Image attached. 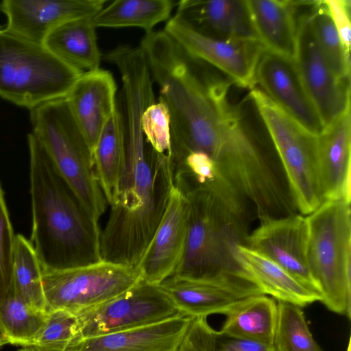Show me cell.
<instances>
[{"label":"cell","instance_id":"cell-22","mask_svg":"<svg viewBox=\"0 0 351 351\" xmlns=\"http://www.w3.org/2000/svg\"><path fill=\"white\" fill-rule=\"evenodd\" d=\"M259 42L272 53L293 60L297 8L302 1L246 0Z\"/></svg>","mask_w":351,"mask_h":351},{"label":"cell","instance_id":"cell-8","mask_svg":"<svg viewBox=\"0 0 351 351\" xmlns=\"http://www.w3.org/2000/svg\"><path fill=\"white\" fill-rule=\"evenodd\" d=\"M141 279L137 268L103 260L66 269L43 267L46 312L62 310L75 315L121 294Z\"/></svg>","mask_w":351,"mask_h":351},{"label":"cell","instance_id":"cell-18","mask_svg":"<svg viewBox=\"0 0 351 351\" xmlns=\"http://www.w3.org/2000/svg\"><path fill=\"white\" fill-rule=\"evenodd\" d=\"M117 85L112 75L98 69L83 73L66 99L93 156L99 136L117 108Z\"/></svg>","mask_w":351,"mask_h":351},{"label":"cell","instance_id":"cell-26","mask_svg":"<svg viewBox=\"0 0 351 351\" xmlns=\"http://www.w3.org/2000/svg\"><path fill=\"white\" fill-rule=\"evenodd\" d=\"M123 158V137L117 108L106 123L93 153L96 176L108 204L116 186Z\"/></svg>","mask_w":351,"mask_h":351},{"label":"cell","instance_id":"cell-29","mask_svg":"<svg viewBox=\"0 0 351 351\" xmlns=\"http://www.w3.org/2000/svg\"><path fill=\"white\" fill-rule=\"evenodd\" d=\"M314 33L319 48L337 77L350 80V53L344 47L324 1H311Z\"/></svg>","mask_w":351,"mask_h":351},{"label":"cell","instance_id":"cell-16","mask_svg":"<svg viewBox=\"0 0 351 351\" xmlns=\"http://www.w3.org/2000/svg\"><path fill=\"white\" fill-rule=\"evenodd\" d=\"M189 206L173 186L163 217L137 266L142 280L159 285L180 265L185 248Z\"/></svg>","mask_w":351,"mask_h":351},{"label":"cell","instance_id":"cell-24","mask_svg":"<svg viewBox=\"0 0 351 351\" xmlns=\"http://www.w3.org/2000/svg\"><path fill=\"white\" fill-rule=\"evenodd\" d=\"M276 301L265 294L247 297L231 308L217 331L221 337L247 339L272 346L276 326Z\"/></svg>","mask_w":351,"mask_h":351},{"label":"cell","instance_id":"cell-32","mask_svg":"<svg viewBox=\"0 0 351 351\" xmlns=\"http://www.w3.org/2000/svg\"><path fill=\"white\" fill-rule=\"evenodd\" d=\"M15 237L0 182V288L8 287L12 283Z\"/></svg>","mask_w":351,"mask_h":351},{"label":"cell","instance_id":"cell-25","mask_svg":"<svg viewBox=\"0 0 351 351\" xmlns=\"http://www.w3.org/2000/svg\"><path fill=\"white\" fill-rule=\"evenodd\" d=\"M174 7L171 0H117L104 7L92 20L96 28L137 27L148 34L169 19Z\"/></svg>","mask_w":351,"mask_h":351},{"label":"cell","instance_id":"cell-37","mask_svg":"<svg viewBox=\"0 0 351 351\" xmlns=\"http://www.w3.org/2000/svg\"><path fill=\"white\" fill-rule=\"evenodd\" d=\"M18 351H36V350L31 346H26V347H22V348L19 350Z\"/></svg>","mask_w":351,"mask_h":351},{"label":"cell","instance_id":"cell-33","mask_svg":"<svg viewBox=\"0 0 351 351\" xmlns=\"http://www.w3.org/2000/svg\"><path fill=\"white\" fill-rule=\"evenodd\" d=\"M219 334L207 317L192 318L178 351H217Z\"/></svg>","mask_w":351,"mask_h":351},{"label":"cell","instance_id":"cell-38","mask_svg":"<svg viewBox=\"0 0 351 351\" xmlns=\"http://www.w3.org/2000/svg\"><path fill=\"white\" fill-rule=\"evenodd\" d=\"M346 351H351V350H350V339L349 340Z\"/></svg>","mask_w":351,"mask_h":351},{"label":"cell","instance_id":"cell-9","mask_svg":"<svg viewBox=\"0 0 351 351\" xmlns=\"http://www.w3.org/2000/svg\"><path fill=\"white\" fill-rule=\"evenodd\" d=\"M75 315L77 324L71 342L183 316L159 285L142 279L121 294Z\"/></svg>","mask_w":351,"mask_h":351},{"label":"cell","instance_id":"cell-13","mask_svg":"<svg viewBox=\"0 0 351 351\" xmlns=\"http://www.w3.org/2000/svg\"><path fill=\"white\" fill-rule=\"evenodd\" d=\"M307 241L306 217L296 213L260 222L249 234L245 245L271 259L302 285L321 295L309 269Z\"/></svg>","mask_w":351,"mask_h":351},{"label":"cell","instance_id":"cell-4","mask_svg":"<svg viewBox=\"0 0 351 351\" xmlns=\"http://www.w3.org/2000/svg\"><path fill=\"white\" fill-rule=\"evenodd\" d=\"M29 111L32 132L84 210L99 223L108 203L96 176L91 152L66 97Z\"/></svg>","mask_w":351,"mask_h":351},{"label":"cell","instance_id":"cell-20","mask_svg":"<svg viewBox=\"0 0 351 351\" xmlns=\"http://www.w3.org/2000/svg\"><path fill=\"white\" fill-rule=\"evenodd\" d=\"M192 317L179 316L157 324L71 341L65 351H178Z\"/></svg>","mask_w":351,"mask_h":351},{"label":"cell","instance_id":"cell-3","mask_svg":"<svg viewBox=\"0 0 351 351\" xmlns=\"http://www.w3.org/2000/svg\"><path fill=\"white\" fill-rule=\"evenodd\" d=\"M183 194L189 206L187 235L182 261L171 276L203 280L242 271L234 253L250 234L251 208L210 187Z\"/></svg>","mask_w":351,"mask_h":351},{"label":"cell","instance_id":"cell-35","mask_svg":"<svg viewBox=\"0 0 351 351\" xmlns=\"http://www.w3.org/2000/svg\"><path fill=\"white\" fill-rule=\"evenodd\" d=\"M217 351H274L272 346L258 341L221 337L219 335Z\"/></svg>","mask_w":351,"mask_h":351},{"label":"cell","instance_id":"cell-19","mask_svg":"<svg viewBox=\"0 0 351 351\" xmlns=\"http://www.w3.org/2000/svg\"><path fill=\"white\" fill-rule=\"evenodd\" d=\"M350 108L317 136L318 175L324 202H350Z\"/></svg>","mask_w":351,"mask_h":351},{"label":"cell","instance_id":"cell-1","mask_svg":"<svg viewBox=\"0 0 351 351\" xmlns=\"http://www.w3.org/2000/svg\"><path fill=\"white\" fill-rule=\"evenodd\" d=\"M147 104L131 98L119 108L123 158L101 230V260L137 267L165 213L173 187L167 154L147 141L141 117Z\"/></svg>","mask_w":351,"mask_h":351},{"label":"cell","instance_id":"cell-23","mask_svg":"<svg viewBox=\"0 0 351 351\" xmlns=\"http://www.w3.org/2000/svg\"><path fill=\"white\" fill-rule=\"evenodd\" d=\"M93 17L69 21L53 29L43 45L71 67L82 73L99 69L101 53Z\"/></svg>","mask_w":351,"mask_h":351},{"label":"cell","instance_id":"cell-17","mask_svg":"<svg viewBox=\"0 0 351 351\" xmlns=\"http://www.w3.org/2000/svg\"><path fill=\"white\" fill-rule=\"evenodd\" d=\"M176 6L174 17L202 35L259 42L246 0H182Z\"/></svg>","mask_w":351,"mask_h":351},{"label":"cell","instance_id":"cell-21","mask_svg":"<svg viewBox=\"0 0 351 351\" xmlns=\"http://www.w3.org/2000/svg\"><path fill=\"white\" fill-rule=\"evenodd\" d=\"M234 254L241 269L265 295L300 307L321 302L318 293L302 285L265 256L242 244L236 247Z\"/></svg>","mask_w":351,"mask_h":351},{"label":"cell","instance_id":"cell-12","mask_svg":"<svg viewBox=\"0 0 351 351\" xmlns=\"http://www.w3.org/2000/svg\"><path fill=\"white\" fill-rule=\"evenodd\" d=\"M164 31L188 54L225 73L242 88H253L259 58L265 49L257 41L225 40L202 35L175 18Z\"/></svg>","mask_w":351,"mask_h":351},{"label":"cell","instance_id":"cell-27","mask_svg":"<svg viewBox=\"0 0 351 351\" xmlns=\"http://www.w3.org/2000/svg\"><path fill=\"white\" fill-rule=\"evenodd\" d=\"M43 269V266L30 241L21 234H16L12 260L14 287L29 306L46 312Z\"/></svg>","mask_w":351,"mask_h":351},{"label":"cell","instance_id":"cell-10","mask_svg":"<svg viewBox=\"0 0 351 351\" xmlns=\"http://www.w3.org/2000/svg\"><path fill=\"white\" fill-rule=\"evenodd\" d=\"M293 62L325 128L350 108V80L337 77L324 56L314 33L311 10L297 19Z\"/></svg>","mask_w":351,"mask_h":351},{"label":"cell","instance_id":"cell-7","mask_svg":"<svg viewBox=\"0 0 351 351\" xmlns=\"http://www.w3.org/2000/svg\"><path fill=\"white\" fill-rule=\"evenodd\" d=\"M254 104L280 160L287 184L301 215H308L323 202L317 164V136L311 133L262 91L253 88Z\"/></svg>","mask_w":351,"mask_h":351},{"label":"cell","instance_id":"cell-14","mask_svg":"<svg viewBox=\"0 0 351 351\" xmlns=\"http://www.w3.org/2000/svg\"><path fill=\"white\" fill-rule=\"evenodd\" d=\"M256 84L304 129L319 136L324 129L298 73L293 60L265 49L258 62Z\"/></svg>","mask_w":351,"mask_h":351},{"label":"cell","instance_id":"cell-36","mask_svg":"<svg viewBox=\"0 0 351 351\" xmlns=\"http://www.w3.org/2000/svg\"><path fill=\"white\" fill-rule=\"evenodd\" d=\"M9 343L11 344L10 339L0 320V347Z\"/></svg>","mask_w":351,"mask_h":351},{"label":"cell","instance_id":"cell-31","mask_svg":"<svg viewBox=\"0 0 351 351\" xmlns=\"http://www.w3.org/2000/svg\"><path fill=\"white\" fill-rule=\"evenodd\" d=\"M141 126L147 141L158 152H170V118L167 108L160 101L149 106L141 117Z\"/></svg>","mask_w":351,"mask_h":351},{"label":"cell","instance_id":"cell-28","mask_svg":"<svg viewBox=\"0 0 351 351\" xmlns=\"http://www.w3.org/2000/svg\"><path fill=\"white\" fill-rule=\"evenodd\" d=\"M277 307L274 351H323L309 330L302 307L279 301Z\"/></svg>","mask_w":351,"mask_h":351},{"label":"cell","instance_id":"cell-6","mask_svg":"<svg viewBox=\"0 0 351 351\" xmlns=\"http://www.w3.org/2000/svg\"><path fill=\"white\" fill-rule=\"evenodd\" d=\"M83 73L44 45L0 29V97L29 110L65 97Z\"/></svg>","mask_w":351,"mask_h":351},{"label":"cell","instance_id":"cell-34","mask_svg":"<svg viewBox=\"0 0 351 351\" xmlns=\"http://www.w3.org/2000/svg\"><path fill=\"white\" fill-rule=\"evenodd\" d=\"M329 15L346 50H350V1L347 0H325Z\"/></svg>","mask_w":351,"mask_h":351},{"label":"cell","instance_id":"cell-5","mask_svg":"<svg viewBox=\"0 0 351 351\" xmlns=\"http://www.w3.org/2000/svg\"><path fill=\"white\" fill-rule=\"evenodd\" d=\"M350 202H324L306 219L307 260L321 302L331 311L351 317Z\"/></svg>","mask_w":351,"mask_h":351},{"label":"cell","instance_id":"cell-11","mask_svg":"<svg viewBox=\"0 0 351 351\" xmlns=\"http://www.w3.org/2000/svg\"><path fill=\"white\" fill-rule=\"evenodd\" d=\"M159 286L182 315L192 318L225 315L243 299L264 294L243 271H225L203 280L171 276Z\"/></svg>","mask_w":351,"mask_h":351},{"label":"cell","instance_id":"cell-30","mask_svg":"<svg viewBox=\"0 0 351 351\" xmlns=\"http://www.w3.org/2000/svg\"><path fill=\"white\" fill-rule=\"evenodd\" d=\"M76 324L73 313L62 310L47 312L45 323L31 347L36 351H65L74 336Z\"/></svg>","mask_w":351,"mask_h":351},{"label":"cell","instance_id":"cell-15","mask_svg":"<svg viewBox=\"0 0 351 351\" xmlns=\"http://www.w3.org/2000/svg\"><path fill=\"white\" fill-rule=\"evenodd\" d=\"M105 0H4L1 10L7 17L4 28L21 38L42 44L58 26L73 19L93 17Z\"/></svg>","mask_w":351,"mask_h":351},{"label":"cell","instance_id":"cell-2","mask_svg":"<svg viewBox=\"0 0 351 351\" xmlns=\"http://www.w3.org/2000/svg\"><path fill=\"white\" fill-rule=\"evenodd\" d=\"M27 144L29 241L43 267L66 269L101 261L99 223L84 210L32 132Z\"/></svg>","mask_w":351,"mask_h":351}]
</instances>
